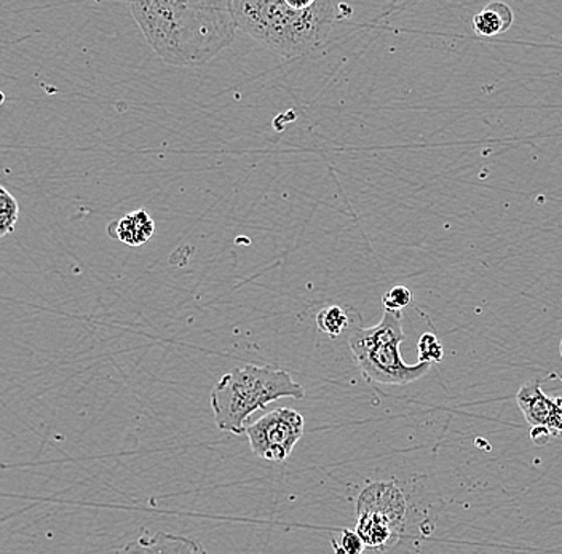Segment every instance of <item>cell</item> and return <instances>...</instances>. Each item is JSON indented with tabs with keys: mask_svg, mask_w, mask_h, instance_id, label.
Here are the masks:
<instances>
[{
	"mask_svg": "<svg viewBox=\"0 0 562 554\" xmlns=\"http://www.w3.org/2000/svg\"><path fill=\"white\" fill-rule=\"evenodd\" d=\"M20 219V203L0 185V238L12 234Z\"/></svg>",
	"mask_w": 562,
	"mask_h": 554,
	"instance_id": "obj_12",
	"label": "cell"
},
{
	"mask_svg": "<svg viewBox=\"0 0 562 554\" xmlns=\"http://www.w3.org/2000/svg\"><path fill=\"white\" fill-rule=\"evenodd\" d=\"M417 352H419V363L434 364L439 363L445 357V349L434 332H425L417 342Z\"/></svg>",
	"mask_w": 562,
	"mask_h": 554,
	"instance_id": "obj_14",
	"label": "cell"
},
{
	"mask_svg": "<svg viewBox=\"0 0 562 554\" xmlns=\"http://www.w3.org/2000/svg\"><path fill=\"white\" fill-rule=\"evenodd\" d=\"M154 233H156V224H154L153 217L143 210L130 213L109 226V235L130 247H140V245L147 244Z\"/></svg>",
	"mask_w": 562,
	"mask_h": 554,
	"instance_id": "obj_9",
	"label": "cell"
},
{
	"mask_svg": "<svg viewBox=\"0 0 562 554\" xmlns=\"http://www.w3.org/2000/svg\"><path fill=\"white\" fill-rule=\"evenodd\" d=\"M130 9L147 44L165 65H206L237 34L231 0L135 2Z\"/></svg>",
	"mask_w": 562,
	"mask_h": 554,
	"instance_id": "obj_1",
	"label": "cell"
},
{
	"mask_svg": "<svg viewBox=\"0 0 562 554\" xmlns=\"http://www.w3.org/2000/svg\"><path fill=\"white\" fill-rule=\"evenodd\" d=\"M516 403L530 427H542L551 437L560 438L562 429V399L551 398L542 391V382L529 381L516 394Z\"/></svg>",
	"mask_w": 562,
	"mask_h": 554,
	"instance_id": "obj_6",
	"label": "cell"
},
{
	"mask_svg": "<svg viewBox=\"0 0 562 554\" xmlns=\"http://www.w3.org/2000/svg\"><path fill=\"white\" fill-rule=\"evenodd\" d=\"M316 325H318L319 331L325 332L328 338H339L349 326V317L339 305H329L316 315Z\"/></svg>",
	"mask_w": 562,
	"mask_h": 554,
	"instance_id": "obj_11",
	"label": "cell"
},
{
	"mask_svg": "<svg viewBox=\"0 0 562 554\" xmlns=\"http://www.w3.org/2000/svg\"><path fill=\"white\" fill-rule=\"evenodd\" d=\"M404 340L403 315L384 312L372 328H355L349 339L351 357L368 382L407 385L430 371V364H407L400 346Z\"/></svg>",
	"mask_w": 562,
	"mask_h": 554,
	"instance_id": "obj_4",
	"label": "cell"
},
{
	"mask_svg": "<svg viewBox=\"0 0 562 554\" xmlns=\"http://www.w3.org/2000/svg\"><path fill=\"white\" fill-rule=\"evenodd\" d=\"M232 13L237 31L281 58L293 59L325 44L334 24L351 19L353 9L347 3L319 0H235Z\"/></svg>",
	"mask_w": 562,
	"mask_h": 554,
	"instance_id": "obj_2",
	"label": "cell"
},
{
	"mask_svg": "<svg viewBox=\"0 0 562 554\" xmlns=\"http://www.w3.org/2000/svg\"><path fill=\"white\" fill-rule=\"evenodd\" d=\"M305 419L291 408H279L263 414L251 426L246 427L249 448L256 457L281 464L293 454L294 448L304 437Z\"/></svg>",
	"mask_w": 562,
	"mask_h": 554,
	"instance_id": "obj_5",
	"label": "cell"
},
{
	"mask_svg": "<svg viewBox=\"0 0 562 554\" xmlns=\"http://www.w3.org/2000/svg\"><path fill=\"white\" fill-rule=\"evenodd\" d=\"M513 24V12L507 3L492 2L484 7L473 20V31L480 37H495L504 34Z\"/></svg>",
	"mask_w": 562,
	"mask_h": 554,
	"instance_id": "obj_10",
	"label": "cell"
},
{
	"mask_svg": "<svg viewBox=\"0 0 562 554\" xmlns=\"http://www.w3.org/2000/svg\"><path fill=\"white\" fill-rule=\"evenodd\" d=\"M114 554H209L193 536L143 529L135 539L123 543Z\"/></svg>",
	"mask_w": 562,
	"mask_h": 554,
	"instance_id": "obj_7",
	"label": "cell"
},
{
	"mask_svg": "<svg viewBox=\"0 0 562 554\" xmlns=\"http://www.w3.org/2000/svg\"><path fill=\"white\" fill-rule=\"evenodd\" d=\"M305 391L288 371L245 364L220 378L211 391L214 423L221 431L244 434L249 417L281 398L304 399Z\"/></svg>",
	"mask_w": 562,
	"mask_h": 554,
	"instance_id": "obj_3",
	"label": "cell"
},
{
	"mask_svg": "<svg viewBox=\"0 0 562 554\" xmlns=\"http://www.w3.org/2000/svg\"><path fill=\"white\" fill-rule=\"evenodd\" d=\"M411 304H413V293L406 286H393L382 299L384 312H392V314H402Z\"/></svg>",
	"mask_w": 562,
	"mask_h": 554,
	"instance_id": "obj_15",
	"label": "cell"
},
{
	"mask_svg": "<svg viewBox=\"0 0 562 554\" xmlns=\"http://www.w3.org/2000/svg\"><path fill=\"white\" fill-rule=\"evenodd\" d=\"M331 549L334 554H364L367 546L353 529H340L331 536Z\"/></svg>",
	"mask_w": 562,
	"mask_h": 554,
	"instance_id": "obj_13",
	"label": "cell"
},
{
	"mask_svg": "<svg viewBox=\"0 0 562 554\" xmlns=\"http://www.w3.org/2000/svg\"><path fill=\"white\" fill-rule=\"evenodd\" d=\"M357 511L381 515L403 531L407 515L406 496L395 483H372L358 496Z\"/></svg>",
	"mask_w": 562,
	"mask_h": 554,
	"instance_id": "obj_8",
	"label": "cell"
},
{
	"mask_svg": "<svg viewBox=\"0 0 562 554\" xmlns=\"http://www.w3.org/2000/svg\"><path fill=\"white\" fill-rule=\"evenodd\" d=\"M3 103H5V94H3L2 91H0V104Z\"/></svg>",
	"mask_w": 562,
	"mask_h": 554,
	"instance_id": "obj_17",
	"label": "cell"
},
{
	"mask_svg": "<svg viewBox=\"0 0 562 554\" xmlns=\"http://www.w3.org/2000/svg\"><path fill=\"white\" fill-rule=\"evenodd\" d=\"M551 438L553 437H551L550 431L542 429V427H533V429L530 430V440H532L537 446H544V444L550 443Z\"/></svg>",
	"mask_w": 562,
	"mask_h": 554,
	"instance_id": "obj_16",
	"label": "cell"
}]
</instances>
